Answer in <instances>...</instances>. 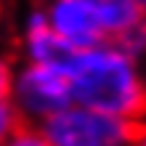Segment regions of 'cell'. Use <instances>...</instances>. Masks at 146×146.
I'll return each instance as SVG.
<instances>
[{"instance_id":"cell-7","label":"cell","mask_w":146,"mask_h":146,"mask_svg":"<svg viewBox=\"0 0 146 146\" xmlns=\"http://www.w3.org/2000/svg\"><path fill=\"white\" fill-rule=\"evenodd\" d=\"M114 45L119 50H125L130 58L146 56V16H143L138 24H133L127 32H122L119 37H114Z\"/></svg>"},{"instance_id":"cell-3","label":"cell","mask_w":146,"mask_h":146,"mask_svg":"<svg viewBox=\"0 0 146 146\" xmlns=\"http://www.w3.org/2000/svg\"><path fill=\"white\" fill-rule=\"evenodd\" d=\"M3 90L19 106L24 119H37L40 125L48 117H53L61 109H66L69 104H74L69 74L56 69V66L32 64V61L19 66L13 80H8V66H5Z\"/></svg>"},{"instance_id":"cell-10","label":"cell","mask_w":146,"mask_h":146,"mask_svg":"<svg viewBox=\"0 0 146 146\" xmlns=\"http://www.w3.org/2000/svg\"><path fill=\"white\" fill-rule=\"evenodd\" d=\"M141 5H143V11H146V0H141Z\"/></svg>"},{"instance_id":"cell-5","label":"cell","mask_w":146,"mask_h":146,"mask_svg":"<svg viewBox=\"0 0 146 146\" xmlns=\"http://www.w3.org/2000/svg\"><path fill=\"white\" fill-rule=\"evenodd\" d=\"M24 53H27V61L32 64H45V66H56V69L66 72L80 50L72 48L50 27L45 11L35 8L24 24Z\"/></svg>"},{"instance_id":"cell-6","label":"cell","mask_w":146,"mask_h":146,"mask_svg":"<svg viewBox=\"0 0 146 146\" xmlns=\"http://www.w3.org/2000/svg\"><path fill=\"white\" fill-rule=\"evenodd\" d=\"M96 3H98L104 29L111 40L119 37L122 32H127L133 24H138L146 16L141 0H96Z\"/></svg>"},{"instance_id":"cell-8","label":"cell","mask_w":146,"mask_h":146,"mask_svg":"<svg viewBox=\"0 0 146 146\" xmlns=\"http://www.w3.org/2000/svg\"><path fill=\"white\" fill-rule=\"evenodd\" d=\"M3 146H53V143L45 138V133H42V130H35V127L24 125L13 135H8Z\"/></svg>"},{"instance_id":"cell-9","label":"cell","mask_w":146,"mask_h":146,"mask_svg":"<svg viewBox=\"0 0 146 146\" xmlns=\"http://www.w3.org/2000/svg\"><path fill=\"white\" fill-rule=\"evenodd\" d=\"M135 146H146V133L141 135V141H138V143H135Z\"/></svg>"},{"instance_id":"cell-2","label":"cell","mask_w":146,"mask_h":146,"mask_svg":"<svg viewBox=\"0 0 146 146\" xmlns=\"http://www.w3.org/2000/svg\"><path fill=\"white\" fill-rule=\"evenodd\" d=\"M40 130L53 146H135L146 133V125L69 104L58 114L48 117Z\"/></svg>"},{"instance_id":"cell-1","label":"cell","mask_w":146,"mask_h":146,"mask_svg":"<svg viewBox=\"0 0 146 146\" xmlns=\"http://www.w3.org/2000/svg\"><path fill=\"white\" fill-rule=\"evenodd\" d=\"M66 74L74 104L138 122L146 114V80L135 66V58L117 45L104 42L80 50Z\"/></svg>"},{"instance_id":"cell-4","label":"cell","mask_w":146,"mask_h":146,"mask_svg":"<svg viewBox=\"0 0 146 146\" xmlns=\"http://www.w3.org/2000/svg\"><path fill=\"white\" fill-rule=\"evenodd\" d=\"M48 21L72 48L88 50L109 40L96 0H48Z\"/></svg>"}]
</instances>
